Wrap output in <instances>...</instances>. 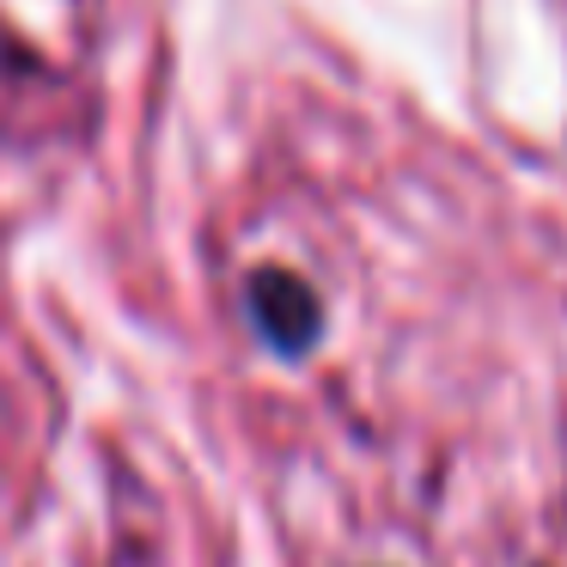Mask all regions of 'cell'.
Segmentation results:
<instances>
[{
    "label": "cell",
    "mask_w": 567,
    "mask_h": 567,
    "mask_svg": "<svg viewBox=\"0 0 567 567\" xmlns=\"http://www.w3.org/2000/svg\"><path fill=\"white\" fill-rule=\"evenodd\" d=\"M245 311L257 323V336L275 348V354H306L323 330V311H318V293H311L299 275L287 269H257L245 287Z\"/></svg>",
    "instance_id": "6da1fadb"
}]
</instances>
